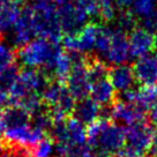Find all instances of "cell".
Instances as JSON below:
<instances>
[{
  "label": "cell",
  "mask_w": 157,
  "mask_h": 157,
  "mask_svg": "<svg viewBox=\"0 0 157 157\" xmlns=\"http://www.w3.org/2000/svg\"><path fill=\"white\" fill-rule=\"evenodd\" d=\"M15 61V53L10 46L0 43V72Z\"/></svg>",
  "instance_id": "obj_29"
},
{
  "label": "cell",
  "mask_w": 157,
  "mask_h": 157,
  "mask_svg": "<svg viewBox=\"0 0 157 157\" xmlns=\"http://www.w3.org/2000/svg\"><path fill=\"white\" fill-rule=\"evenodd\" d=\"M117 91L113 87L110 78L98 80L91 83L90 97L99 105H109L113 104L116 101Z\"/></svg>",
  "instance_id": "obj_16"
},
{
  "label": "cell",
  "mask_w": 157,
  "mask_h": 157,
  "mask_svg": "<svg viewBox=\"0 0 157 157\" xmlns=\"http://www.w3.org/2000/svg\"><path fill=\"white\" fill-rule=\"evenodd\" d=\"M157 0H133L131 4V12L134 15L144 16L156 10Z\"/></svg>",
  "instance_id": "obj_28"
},
{
  "label": "cell",
  "mask_w": 157,
  "mask_h": 157,
  "mask_svg": "<svg viewBox=\"0 0 157 157\" xmlns=\"http://www.w3.org/2000/svg\"><path fill=\"white\" fill-rule=\"evenodd\" d=\"M17 104L21 105L22 108H25V110H28L30 112V114L36 112L37 110L42 109L45 105V103L43 102V98H42V96H40L39 93L28 94V95L22 98Z\"/></svg>",
  "instance_id": "obj_27"
},
{
  "label": "cell",
  "mask_w": 157,
  "mask_h": 157,
  "mask_svg": "<svg viewBox=\"0 0 157 157\" xmlns=\"http://www.w3.org/2000/svg\"><path fill=\"white\" fill-rule=\"evenodd\" d=\"M112 27H104V25H98L97 36H96V42H95V50L97 53L105 57L108 53L111 40H112Z\"/></svg>",
  "instance_id": "obj_22"
},
{
  "label": "cell",
  "mask_w": 157,
  "mask_h": 157,
  "mask_svg": "<svg viewBox=\"0 0 157 157\" xmlns=\"http://www.w3.org/2000/svg\"><path fill=\"white\" fill-rule=\"evenodd\" d=\"M64 51V46L60 45V42L36 37L28 44L20 48L17 58L25 67L42 68L53 78L56 64Z\"/></svg>",
  "instance_id": "obj_1"
},
{
  "label": "cell",
  "mask_w": 157,
  "mask_h": 157,
  "mask_svg": "<svg viewBox=\"0 0 157 157\" xmlns=\"http://www.w3.org/2000/svg\"><path fill=\"white\" fill-rule=\"evenodd\" d=\"M148 110L137 103H124L116 101L113 103L112 120L114 123L128 126L132 124L147 120Z\"/></svg>",
  "instance_id": "obj_10"
},
{
  "label": "cell",
  "mask_w": 157,
  "mask_h": 157,
  "mask_svg": "<svg viewBox=\"0 0 157 157\" xmlns=\"http://www.w3.org/2000/svg\"><path fill=\"white\" fill-rule=\"evenodd\" d=\"M34 8V25L36 34L53 42H61L64 33L60 25L58 10L56 2L44 5H33Z\"/></svg>",
  "instance_id": "obj_4"
},
{
  "label": "cell",
  "mask_w": 157,
  "mask_h": 157,
  "mask_svg": "<svg viewBox=\"0 0 157 157\" xmlns=\"http://www.w3.org/2000/svg\"><path fill=\"white\" fill-rule=\"evenodd\" d=\"M10 104V90L0 86V108L7 106Z\"/></svg>",
  "instance_id": "obj_30"
},
{
  "label": "cell",
  "mask_w": 157,
  "mask_h": 157,
  "mask_svg": "<svg viewBox=\"0 0 157 157\" xmlns=\"http://www.w3.org/2000/svg\"><path fill=\"white\" fill-rule=\"evenodd\" d=\"M52 124H53V118L51 116L50 109L46 104L42 109L37 110L36 112L31 113V118H30V125L31 126L48 133L51 126H52Z\"/></svg>",
  "instance_id": "obj_21"
},
{
  "label": "cell",
  "mask_w": 157,
  "mask_h": 157,
  "mask_svg": "<svg viewBox=\"0 0 157 157\" xmlns=\"http://www.w3.org/2000/svg\"><path fill=\"white\" fill-rule=\"evenodd\" d=\"M0 38H1V34H0Z\"/></svg>",
  "instance_id": "obj_39"
},
{
  "label": "cell",
  "mask_w": 157,
  "mask_h": 157,
  "mask_svg": "<svg viewBox=\"0 0 157 157\" xmlns=\"http://www.w3.org/2000/svg\"><path fill=\"white\" fill-rule=\"evenodd\" d=\"M12 2H14V4H16V5H19V4H21V2H23L25 0H10Z\"/></svg>",
  "instance_id": "obj_36"
},
{
  "label": "cell",
  "mask_w": 157,
  "mask_h": 157,
  "mask_svg": "<svg viewBox=\"0 0 157 157\" xmlns=\"http://www.w3.org/2000/svg\"><path fill=\"white\" fill-rule=\"evenodd\" d=\"M2 113L6 128L19 127L30 124V112L19 104H8L7 106H5Z\"/></svg>",
  "instance_id": "obj_17"
},
{
  "label": "cell",
  "mask_w": 157,
  "mask_h": 157,
  "mask_svg": "<svg viewBox=\"0 0 157 157\" xmlns=\"http://www.w3.org/2000/svg\"><path fill=\"white\" fill-rule=\"evenodd\" d=\"M65 84L76 101L90 96L91 81L89 78L87 64L73 66L68 76L65 80Z\"/></svg>",
  "instance_id": "obj_9"
},
{
  "label": "cell",
  "mask_w": 157,
  "mask_h": 157,
  "mask_svg": "<svg viewBox=\"0 0 157 157\" xmlns=\"http://www.w3.org/2000/svg\"><path fill=\"white\" fill-rule=\"evenodd\" d=\"M20 71H21V68H20L19 65L15 64V61L13 64H10L8 67H6L2 72H0V86H2L4 88L10 90L19 78Z\"/></svg>",
  "instance_id": "obj_26"
},
{
  "label": "cell",
  "mask_w": 157,
  "mask_h": 157,
  "mask_svg": "<svg viewBox=\"0 0 157 157\" xmlns=\"http://www.w3.org/2000/svg\"><path fill=\"white\" fill-rule=\"evenodd\" d=\"M58 157H76L73 155H58Z\"/></svg>",
  "instance_id": "obj_37"
},
{
  "label": "cell",
  "mask_w": 157,
  "mask_h": 157,
  "mask_svg": "<svg viewBox=\"0 0 157 157\" xmlns=\"http://www.w3.org/2000/svg\"><path fill=\"white\" fill-rule=\"evenodd\" d=\"M133 71L136 81L142 86L157 84V57L155 54L148 53L137 58Z\"/></svg>",
  "instance_id": "obj_13"
},
{
  "label": "cell",
  "mask_w": 157,
  "mask_h": 157,
  "mask_svg": "<svg viewBox=\"0 0 157 157\" xmlns=\"http://www.w3.org/2000/svg\"><path fill=\"white\" fill-rule=\"evenodd\" d=\"M155 56L157 57V46H156V49H155Z\"/></svg>",
  "instance_id": "obj_38"
},
{
  "label": "cell",
  "mask_w": 157,
  "mask_h": 157,
  "mask_svg": "<svg viewBox=\"0 0 157 157\" xmlns=\"http://www.w3.org/2000/svg\"><path fill=\"white\" fill-rule=\"evenodd\" d=\"M5 129H6V125H5V120H4V113H2V110H0V136H2Z\"/></svg>",
  "instance_id": "obj_33"
},
{
  "label": "cell",
  "mask_w": 157,
  "mask_h": 157,
  "mask_svg": "<svg viewBox=\"0 0 157 157\" xmlns=\"http://www.w3.org/2000/svg\"><path fill=\"white\" fill-rule=\"evenodd\" d=\"M99 108L101 105L88 96L76 101L72 116L86 126H89L99 119Z\"/></svg>",
  "instance_id": "obj_15"
},
{
  "label": "cell",
  "mask_w": 157,
  "mask_h": 157,
  "mask_svg": "<svg viewBox=\"0 0 157 157\" xmlns=\"http://www.w3.org/2000/svg\"><path fill=\"white\" fill-rule=\"evenodd\" d=\"M10 42L15 48H21L28 44L37 36L34 25V8L33 6L25 7L21 10L20 16L15 22L13 29L10 33Z\"/></svg>",
  "instance_id": "obj_7"
},
{
  "label": "cell",
  "mask_w": 157,
  "mask_h": 157,
  "mask_svg": "<svg viewBox=\"0 0 157 157\" xmlns=\"http://www.w3.org/2000/svg\"><path fill=\"white\" fill-rule=\"evenodd\" d=\"M46 133L40 131L38 128L31 126L30 124L19 126V127L6 128L1 142L10 146H17V147L23 148H33L37 143L43 140Z\"/></svg>",
  "instance_id": "obj_6"
},
{
  "label": "cell",
  "mask_w": 157,
  "mask_h": 157,
  "mask_svg": "<svg viewBox=\"0 0 157 157\" xmlns=\"http://www.w3.org/2000/svg\"><path fill=\"white\" fill-rule=\"evenodd\" d=\"M65 90H66L65 82L53 78L50 80L49 83L46 84V87L42 90L40 96L43 98V102L48 106H54L58 103V101L60 99Z\"/></svg>",
  "instance_id": "obj_20"
},
{
  "label": "cell",
  "mask_w": 157,
  "mask_h": 157,
  "mask_svg": "<svg viewBox=\"0 0 157 157\" xmlns=\"http://www.w3.org/2000/svg\"><path fill=\"white\" fill-rule=\"evenodd\" d=\"M148 118H149V121L152 125L157 126V103L150 108L149 112H148Z\"/></svg>",
  "instance_id": "obj_32"
},
{
  "label": "cell",
  "mask_w": 157,
  "mask_h": 157,
  "mask_svg": "<svg viewBox=\"0 0 157 157\" xmlns=\"http://www.w3.org/2000/svg\"><path fill=\"white\" fill-rule=\"evenodd\" d=\"M149 154L151 157H157V126L156 128H154V132H152L151 144H150Z\"/></svg>",
  "instance_id": "obj_31"
},
{
  "label": "cell",
  "mask_w": 157,
  "mask_h": 157,
  "mask_svg": "<svg viewBox=\"0 0 157 157\" xmlns=\"http://www.w3.org/2000/svg\"><path fill=\"white\" fill-rule=\"evenodd\" d=\"M29 150L33 157H52L56 151V142L50 136H45Z\"/></svg>",
  "instance_id": "obj_24"
},
{
  "label": "cell",
  "mask_w": 157,
  "mask_h": 157,
  "mask_svg": "<svg viewBox=\"0 0 157 157\" xmlns=\"http://www.w3.org/2000/svg\"><path fill=\"white\" fill-rule=\"evenodd\" d=\"M128 42L132 58H140L146 56L154 51L157 46L156 35L149 33L141 27H136L128 34Z\"/></svg>",
  "instance_id": "obj_11"
},
{
  "label": "cell",
  "mask_w": 157,
  "mask_h": 157,
  "mask_svg": "<svg viewBox=\"0 0 157 157\" xmlns=\"http://www.w3.org/2000/svg\"><path fill=\"white\" fill-rule=\"evenodd\" d=\"M104 58L112 66L113 65L126 64L129 59H132L131 51H129L128 35L126 33L113 29L111 45H110V49H109L108 53L105 54Z\"/></svg>",
  "instance_id": "obj_12"
},
{
  "label": "cell",
  "mask_w": 157,
  "mask_h": 157,
  "mask_svg": "<svg viewBox=\"0 0 157 157\" xmlns=\"http://www.w3.org/2000/svg\"><path fill=\"white\" fill-rule=\"evenodd\" d=\"M58 16L64 35L76 34L88 25L89 17L82 0H74L69 4L59 6Z\"/></svg>",
  "instance_id": "obj_5"
},
{
  "label": "cell",
  "mask_w": 157,
  "mask_h": 157,
  "mask_svg": "<svg viewBox=\"0 0 157 157\" xmlns=\"http://www.w3.org/2000/svg\"><path fill=\"white\" fill-rule=\"evenodd\" d=\"M113 21H114L112 27L113 29L120 30L123 33H126L127 35L137 27L136 20H135L134 14L131 10L129 12H121L118 16L116 15Z\"/></svg>",
  "instance_id": "obj_23"
},
{
  "label": "cell",
  "mask_w": 157,
  "mask_h": 157,
  "mask_svg": "<svg viewBox=\"0 0 157 157\" xmlns=\"http://www.w3.org/2000/svg\"><path fill=\"white\" fill-rule=\"evenodd\" d=\"M84 124L74 117L67 118V143L74 148H81L88 143V134Z\"/></svg>",
  "instance_id": "obj_18"
},
{
  "label": "cell",
  "mask_w": 157,
  "mask_h": 157,
  "mask_svg": "<svg viewBox=\"0 0 157 157\" xmlns=\"http://www.w3.org/2000/svg\"><path fill=\"white\" fill-rule=\"evenodd\" d=\"M21 13L19 6L14 2H7L0 10V34H8L13 29Z\"/></svg>",
  "instance_id": "obj_19"
},
{
  "label": "cell",
  "mask_w": 157,
  "mask_h": 157,
  "mask_svg": "<svg viewBox=\"0 0 157 157\" xmlns=\"http://www.w3.org/2000/svg\"><path fill=\"white\" fill-rule=\"evenodd\" d=\"M88 143L98 151L118 155L125 144V126L112 120H102L89 125L87 128Z\"/></svg>",
  "instance_id": "obj_2"
},
{
  "label": "cell",
  "mask_w": 157,
  "mask_h": 157,
  "mask_svg": "<svg viewBox=\"0 0 157 157\" xmlns=\"http://www.w3.org/2000/svg\"><path fill=\"white\" fill-rule=\"evenodd\" d=\"M95 157H111V155L110 154H108V152H104V151H96V155H95Z\"/></svg>",
  "instance_id": "obj_34"
},
{
  "label": "cell",
  "mask_w": 157,
  "mask_h": 157,
  "mask_svg": "<svg viewBox=\"0 0 157 157\" xmlns=\"http://www.w3.org/2000/svg\"><path fill=\"white\" fill-rule=\"evenodd\" d=\"M72 67H73V65H72V61L69 59L68 54L66 51H64L63 54L59 57L57 64H56V67H54L53 71V78L65 82L66 78L68 76L69 72L72 71Z\"/></svg>",
  "instance_id": "obj_25"
},
{
  "label": "cell",
  "mask_w": 157,
  "mask_h": 157,
  "mask_svg": "<svg viewBox=\"0 0 157 157\" xmlns=\"http://www.w3.org/2000/svg\"><path fill=\"white\" fill-rule=\"evenodd\" d=\"M109 78L111 80L117 93H121V91L133 88L136 82L133 67L126 64L113 65L110 68Z\"/></svg>",
  "instance_id": "obj_14"
},
{
  "label": "cell",
  "mask_w": 157,
  "mask_h": 157,
  "mask_svg": "<svg viewBox=\"0 0 157 157\" xmlns=\"http://www.w3.org/2000/svg\"><path fill=\"white\" fill-rule=\"evenodd\" d=\"M156 38H157V34H156Z\"/></svg>",
  "instance_id": "obj_40"
},
{
  "label": "cell",
  "mask_w": 157,
  "mask_h": 157,
  "mask_svg": "<svg viewBox=\"0 0 157 157\" xmlns=\"http://www.w3.org/2000/svg\"><path fill=\"white\" fill-rule=\"evenodd\" d=\"M98 25L88 23L76 34L64 35L61 39L64 49L67 51H80L88 53L95 50V42L97 36Z\"/></svg>",
  "instance_id": "obj_8"
},
{
  "label": "cell",
  "mask_w": 157,
  "mask_h": 157,
  "mask_svg": "<svg viewBox=\"0 0 157 157\" xmlns=\"http://www.w3.org/2000/svg\"><path fill=\"white\" fill-rule=\"evenodd\" d=\"M8 2V0H0V10H2V7Z\"/></svg>",
  "instance_id": "obj_35"
},
{
  "label": "cell",
  "mask_w": 157,
  "mask_h": 157,
  "mask_svg": "<svg viewBox=\"0 0 157 157\" xmlns=\"http://www.w3.org/2000/svg\"><path fill=\"white\" fill-rule=\"evenodd\" d=\"M154 127L149 120L125 126V144L116 156L144 157L149 152Z\"/></svg>",
  "instance_id": "obj_3"
}]
</instances>
